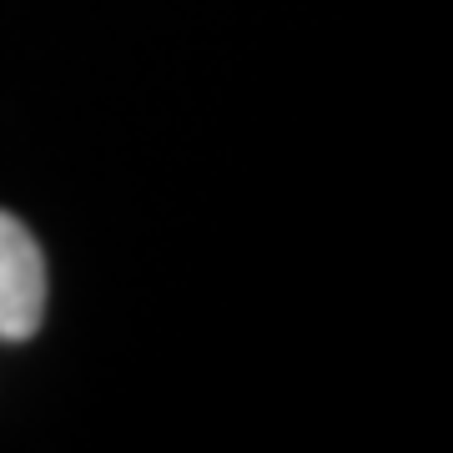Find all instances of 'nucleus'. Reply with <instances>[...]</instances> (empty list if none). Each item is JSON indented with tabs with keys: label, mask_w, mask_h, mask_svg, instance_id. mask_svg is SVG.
Returning a JSON list of instances; mask_svg holds the SVG:
<instances>
[{
	"label": "nucleus",
	"mask_w": 453,
	"mask_h": 453,
	"mask_svg": "<svg viewBox=\"0 0 453 453\" xmlns=\"http://www.w3.org/2000/svg\"><path fill=\"white\" fill-rule=\"evenodd\" d=\"M46 318V257L26 222L0 211V342H26Z\"/></svg>",
	"instance_id": "nucleus-1"
}]
</instances>
